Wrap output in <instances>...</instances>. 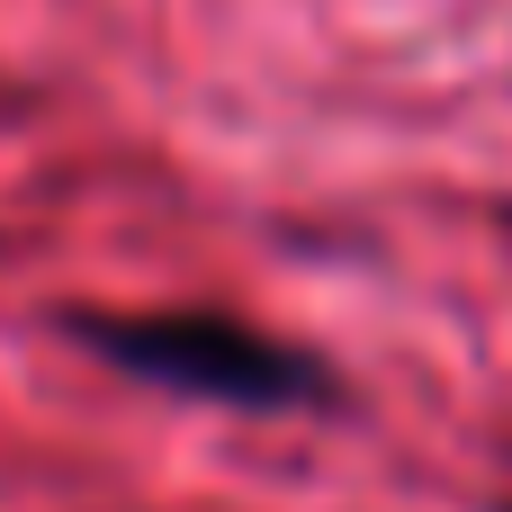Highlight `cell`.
<instances>
[{"label": "cell", "mask_w": 512, "mask_h": 512, "mask_svg": "<svg viewBox=\"0 0 512 512\" xmlns=\"http://www.w3.org/2000/svg\"><path fill=\"white\" fill-rule=\"evenodd\" d=\"M72 342L99 351L117 378L225 405V414H324L342 405L333 369L225 306H171V315H72Z\"/></svg>", "instance_id": "6da1fadb"}, {"label": "cell", "mask_w": 512, "mask_h": 512, "mask_svg": "<svg viewBox=\"0 0 512 512\" xmlns=\"http://www.w3.org/2000/svg\"><path fill=\"white\" fill-rule=\"evenodd\" d=\"M504 512H512V504H504Z\"/></svg>", "instance_id": "7a4b0ae2"}]
</instances>
